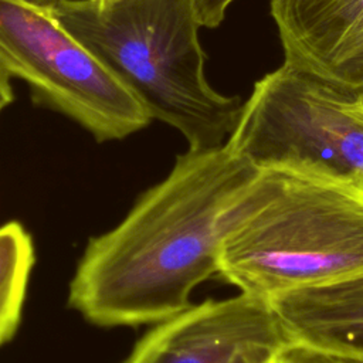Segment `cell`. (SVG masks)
<instances>
[{
    "label": "cell",
    "mask_w": 363,
    "mask_h": 363,
    "mask_svg": "<svg viewBox=\"0 0 363 363\" xmlns=\"http://www.w3.org/2000/svg\"><path fill=\"white\" fill-rule=\"evenodd\" d=\"M10 79L11 78L0 67V112L13 102V88Z\"/></svg>",
    "instance_id": "7c38bea8"
},
{
    "label": "cell",
    "mask_w": 363,
    "mask_h": 363,
    "mask_svg": "<svg viewBox=\"0 0 363 363\" xmlns=\"http://www.w3.org/2000/svg\"><path fill=\"white\" fill-rule=\"evenodd\" d=\"M227 143L257 167H289L363 189V91L282 64L259 78Z\"/></svg>",
    "instance_id": "277c9868"
},
{
    "label": "cell",
    "mask_w": 363,
    "mask_h": 363,
    "mask_svg": "<svg viewBox=\"0 0 363 363\" xmlns=\"http://www.w3.org/2000/svg\"><path fill=\"white\" fill-rule=\"evenodd\" d=\"M48 9L190 150L228 140L244 102L207 82L191 0H58Z\"/></svg>",
    "instance_id": "7a4b0ae2"
},
{
    "label": "cell",
    "mask_w": 363,
    "mask_h": 363,
    "mask_svg": "<svg viewBox=\"0 0 363 363\" xmlns=\"http://www.w3.org/2000/svg\"><path fill=\"white\" fill-rule=\"evenodd\" d=\"M31 1L38 3V4H43V6H48V4H52V3H55V1H58V0H31Z\"/></svg>",
    "instance_id": "4fadbf2b"
},
{
    "label": "cell",
    "mask_w": 363,
    "mask_h": 363,
    "mask_svg": "<svg viewBox=\"0 0 363 363\" xmlns=\"http://www.w3.org/2000/svg\"><path fill=\"white\" fill-rule=\"evenodd\" d=\"M34 265L30 233L18 223L0 225V346L17 330Z\"/></svg>",
    "instance_id": "9c48e42d"
},
{
    "label": "cell",
    "mask_w": 363,
    "mask_h": 363,
    "mask_svg": "<svg viewBox=\"0 0 363 363\" xmlns=\"http://www.w3.org/2000/svg\"><path fill=\"white\" fill-rule=\"evenodd\" d=\"M274 360H275V359H274ZM274 360H272V362H268V363H274Z\"/></svg>",
    "instance_id": "9a60e30c"
},
{
    "label": "cell",
    "mask_w": 363,
    "mask_h": 363,
    "mask_svg": "<svg viewBox=\"0 0 363 363\" xmlns=\"http://www.w3.org/2000/svg\"><path fill=\"white\" fill-rule=\"evenodd\" d=\"M0 67L23 79L34 105L60 112L98 142L123 139L152 118L133 94L31 0H0Z\"/></svg>",
    "instance_id": "5b68a950"
},
{
    "label": "cell",
    "mask_w": 363,
    "mask_h": 363,
    "mask_svg": "<svg viewBox=\"0 0 363 363\" xmlns=\"http://www.w3.org/2000/svg\"><path fill=\"white\" fill-rule=\"evenodd\" d=\"M363 271V189L289 167H262L238 200L217 274L268 301Z\"/></svg>",
    "instance_id": "3957f363"
},
{
    "label": "cell",
    "mask_w": 363,
    "mask_h": 363,
    "mask_svg": "<svg viewBox=\"0 0 363 363\" xmlns=\"http://www.w3.org/2000/svg\"><path fill=\"white\" fill-rule=\"evenodd\" d=\"M289 345L268 301L240 292L157 322L126 363H268Z\"/></svg>",
    "instance_id": "8992f818"
},
{
    "label": "cell",
    "mask_w": 363,
    "mask_h": 363,
    "mask_svg": "<svg viewBox=\"0 0 363 363\" xmlns=\"http://www.w3.org/2000/svg\"><path fill=\"white\" fill-rule=\"evenodd\" d=\"M96 1H109V0H96Z\"/></svg>",
    "instance_id": "5bb4252c"
},
{
    "label": "cell",
    "mask_w": 363,
    "mask_h": 363,
    "mask_svg": "<svg viewBox=\"0 0 363 363\" xmlns=\"http://www.w3.org/2000/svg\"><path fill=\"white\" fill-rule=\"evenodd\" d=\"M274 363H353V362L329 356L299 345H289L277 354Z\"/></svg>",
    "instance_id": "30bf717a"
},
{
    "label": "cell",
    "mask_w": 363,
    "mask_h": 363,
    "mask_svg": "<svg viewBox=\"0 0 363 363\" xmlns=\"http://www.w3.org/2000/svg\"><path fill=\"white\" fill-rule=\"evenodd\" d=\"M284 62L363 91V0H271Z\"/></svg>",
    "instance_id": "52a82bcc"
},
{
    "label": "cell",
    "mask_w": 363,
    "mask_h": 363,
    "mask_svg": "<svg viewBox=\"0 0 363 363\" xmlns=\"http://www.w3.org/2000/svg\"><path fill=\"white\" fill-rule=\"evenodd\" d=\"M235 0H191L196 16L201 27L216 28L218 27L227 13V9Z\"/></svg>",
    "instance_id": "8fae6325"
},
{
    "label": "cell",
    "mask_w": 363,
    "mask_h": 363,
    "mask_svg": "<svg viewBox=\"0 0 363 363\" xmlns=\"http://www.w3.org/2000/svg\"><path fill=\"white\" fill-rule=\"evenodd\" d=\"M259 167L227 142L187 150L112 230L92 238L69 285V305L99 326L157 323L217 274L234 208Z\"/></svg>",
    "instance_id": "6da1fadb"
},
{
    "label": "cell",
    "mask_w": 363,
    "mask_h": 363,
    "mask_svg": "<svg viewBox=\"0 0 363 363\" xmlns=\"http://www.w3.org/2000/svg\"><path fill=\"white\" fill-rule=\"evenodd\" d=\"M291 345L363 363V271L268 299Z\"/></svg>",
    "instance_id": "ba28073f"
}]
</instances>
